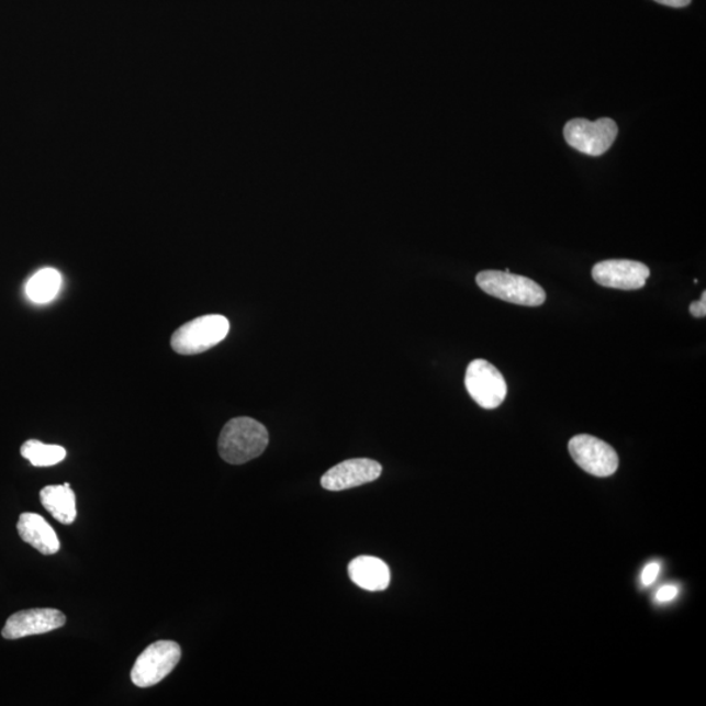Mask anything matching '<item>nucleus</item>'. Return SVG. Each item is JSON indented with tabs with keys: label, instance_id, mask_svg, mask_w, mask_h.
I'll list each match as a JSON object with an SVG mask.
<instances>
[{
	"label": "nucleus",
	"instance_id": "f257e3e1",
	"mask_svg": "<svg viewBox=\"0 0 706 706\" xmlns=\"http://www.w3.org/2000/svg\"><path fill=\"white\" fill-rule=\"evenodd\" d=\"M269 440L264 424L251 417H235L224 425L218 437V452L225 462L244 464L262 455Z\"/></svg>",
	"mask_w": 706,
	"mask_h": 706
},
{
	"label": "nucleus",
	"instance_id": "f03ea898",
	"mask_svg": "<svg viewBox=\"0 0 706 706\" xmlns=\"http://www.w3.org/2000/svg\"><path fill=\"white\" fill-rule=\"evenodd\" d=\"M477 283L482 291L506 303L523 306H539L546 301V292L534 280L514 276L506 271H482L477 277Z\"/></svg>",
	"mask_w": 706,
	"mask_h": 706
},
{
	"label": "nucleus",
	"instance_id": "7ed1b4c3",
	"mask_svg": "<svg viewBox=\"0 0 706 706\" xmlns=\"http://www.w3.org/2000/svg\"><path fill=\"white\" fill-rule=\"evenodd\" d=\"M229 328V321L224 315H203L178 328L171 337L170 346L180 355L202 354L224 340Z\"/></svg>",
	"mask_w": 706,
	"mask_h": 706
},
{
	"label": "nucleus",
	"instance_id": "20e7f679",
	"mask_svg": "<svg viewBox=\"0 0 706 706\" xmlns=\"http://www.w3.org/2000/svg\"><path fill=\"white\" fill-rule=\"evenodd\" d=\"M181 647L175 641H157L136 660L132 681L139 688L153 687L166 679L180 662Z\"/></svg>",
	"mask_w": 706,
	"mask_h": 706
},
{
	"label": "nucleus",
	"instance_id": "39448f33",
	"mask_svg": "<svg viewBox=\"0 0 706 706\" xmlns=\"http://www.w3.org/2000/svg\"><path fill=\"white\" fill-rule=\"evenodd\" d=\"M619 134L618 125L612 119L587 121L574 119L564 127V138L569 146L589 156H602L612 148Z\"/></svg>",
	"mask_w": 706,
	"mask_h": 706
},
{
	"label": "nucleus",
	"instance_id": "423d86ee",
	"mask_svg": "<svg viewBox=\"0 0 706 706\" xmlns=\"http://www.w3.org/2000/svg\"><path fill=\"white\" fill-rule=\"evenodd\" d=\"M464 385L472 400L485 410L497 408L508 393L502 372L482 359L470 362L466 370Z\"/></svg>",
	"mask_w": 706,
	"mask_h": 706
},
{
	"label": "nucleus",
	"instance_id": "0eeeda50",
	"mask_svg": "<svg viewBox=\"0 0 706 706\" xmlns=\"http://www.w3.org/2000/svg\"><path fill=\"white\" fill-rule=\"evenodd\" d=\"M569 452L573 461L589 474L607 478L619 468L618 452L605 441L594 436L579 435L569 441Z\"/></svg>",
	"mask_w": 706,
	"mask_h": 706
},
{
	"label": "nucleus",
	"instance_id": "6e6552de",
	"mask_svg": "<svg viewBox=\"0 0 706 706\" xmlns=\"http://www.w3.org/2000/svg\"><path fill=\"white\" fill-rule=\"evenodd\" d=\"M649 277L650 270L647 265L628 259L603 260L593 269L595 283L623 291L641 290Z\"/></svg>",
	"mask_w": 706,
	"mask_h": 706
},
{
	"label": "nucleus",
	"instance_id": "1a4fd4ad",
	"mask_svg": "<svg viewBox=\"0 0 706 706\" xmlns=\"http://www.w3.org/2000/svg\"><path fill=\"white\" fill-rule=\"evenodd\" d=\"M66 624V616L56 608L25 609L10 616L2 630L5 640L52 632Z\"/></svg>",
	"mask_w": 706,
	"mask_h": 706
},
{
	"label": "nucleus",
	"instance_id": "9d476101",
	"mask_svg": "<svg viewBox=\"0 0 706 706\" xmlns=\"http://www.w3.org/2000/svg\"><path fill=\"white\" fill-rule=\"evenodd\" d=\"M382 474V466L373 459L355 458L334 466L321 479L327 491L338 492L377 481Z\"/></svg>",
	"mask_w": 706,
	"mask_h": 706
},
{
	"label": "nucleus",
	"instance_id": "9b49d317",
	"mask_svg": "<svg viewBox=\"0 0 706 706\" xmlns=\"http://www.w3.org/2000/svg\"><path fill=\"white\" fill-rule=\"evenodd\" d=\"M18 531L26 545L36 548L43 554H56L60 550L57 533L37 513H23L19 517Z\"/></svg>",
	"mask_w": 706,
	"mask_h": 706
},
{
	"label": "nucleus",
	"instance_id": "f8f14e48",
	"mask_svg": "<svg viewBox=\"0 0 706 706\" xmlns=\"http://www.w3.org/2000/svg\"><path fill=\"white\" fill-rule=\"evenodd\" d=\"M349 579L368 592L386 591L390 584V569L385 561L373 557L356 558L348 565Z\"/></svg>",
	"mask_w": 706,
	"mask_h": 706
},
{
	"label": "nucleus",
	"instance_id": "ddd939ff",
	"mask_svg": "<svg viewBox=\"0 0 706 706\" xmlns=\"http://www.w3.org/2000/svg\"><path fill=\"white\" fill-rule=\"evenodd\" d=\"M41 503L61 525H71L77 519V497L71 485H47L40 492Z\"/></svg>",
	"mask_w": 706,
	"mask_h": 706
},
{
	"label": "nucleus",
	"instance_id": "4468645a",
	"mask_svg": "<svg viewBox=\"0 0 706 706\" xmlns=\"http://www.w3.org/2000/svg\"><path fill=\"white\" fill-rule=\"evenodd\" d=\"M61 285V276L56 269H43L34 273L26 283V296L36 304L51 303L57 298Z\"/></svg>",
	"mask_w": 706,
	"mask_h": 706
},
{
	"label": "nucleus",
	"instance_id": "2eb2a0df",
	"mask_svg": "<svg viewBox=\"0 0 706 706\" xmlns=\"http://www.w3.org/2000/svg\"><path fill=\"white\" fill-rule=\"evenodd\" d=\"M20 452L36 468H49V466L58 464L67 456L66 449L59 445H47L38 440L24 442Z\"/></svg>",
	"mask_w": 706,
	"mask_h": 706
},
{
	"label": "nucleus",
	"instance_id": "dca6fc26",
	"mask_svg": "<svg viewBox=\"0 0 706 706\" xmlns=\"http://www.w3.org/2000/svg\"><path fill=\"white\" fill-rule=\"evenodd\" d=\"M661 572V565L658 563H650L643 569L641 574V582L643 586H650L657 580L658 574Z\"/></svg>",
	"mask_w": 706,
	"mask_h": 706
},
{
	"label": "nucleus",
	"instance_id": "f3484780",
	"mask_svg": "<svg viewBox=\"0 0 706 706\" xmlns=\"http://www.w3.org/2000/svg\"><path fill=\"white\" fill-rule=\"evenodd\" d=\"M677 593V587L674 585L663 586L660 589V591L657 592V601L661 603H668L675 599Z\"/></svg>",
	"mask_w": 706,
	"mask_h": 706
},
{
	"label": "nucleus",
	"instance_id": "a211bd4d",
	"mask_svg": "<svg viewBox=\"0 0 706 706\" xmlns=\"http://www.w3.org/2000/svg\"><path fill=\"white\" fill-rule=\"evenodd\" d=\"M690 312L694 317L696 318H704L706 315V292L703 293V296L701 300L696 301V303H692L690 305Z\"/></svg>",
	"mask_w": 706,
	"mask_h": 706
},
{
	"label": "nucleus",
	"instance_id": "6ab92c4d",
	"mask_svg": "<svg viewBox=\"0 0 706 706\" xmlns=\"http://www.w3.org/2000/svg\"><path fill=\"white\" fill-rule=\"evenodd\" d=\"M654 2L673 7V9H683V7H687L692 0H654Z\"/></svg>",
	"mask_w": 706,
	"mask_h": 706
}]
</instances>
